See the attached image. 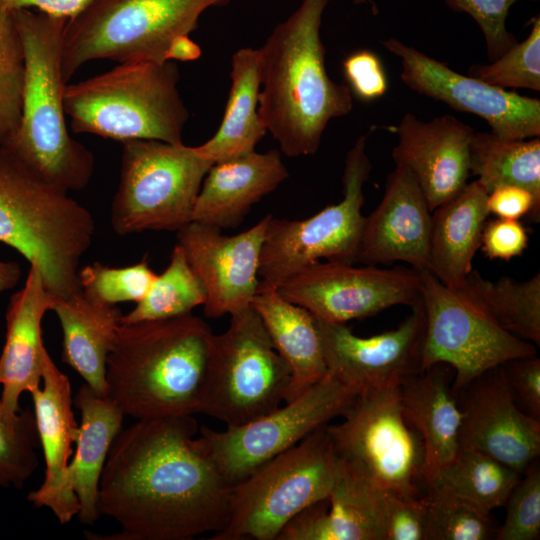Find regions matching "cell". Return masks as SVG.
Listing matches in <instances>:
<instances>
[{"label": "cell", "mask_w": 540, "mask_h": 540, "mask_svg": "<svg viewBox=\"0 0 540 540\" xmlns=\"http://www.w3.org/2000/svg\"><path fill=\"white\" fill-rule=\"evenodd\" d=\"M277 290L316 319L345 324L395 305H414L421 298V275L412 267L380 269L317 261L284 280Z\"/></svg>", "instance_id": "15"}, {"label": "cell", "mask_w": 540, "mask_h": 540, "mask_svg": "<svg viewBox=\"0 0 540 540\" xmlns=\"http://www.w3.org/2000/svg\"><path fill=\"white\" fill-rule=\"evenodd\" d=\"M277 540H383L381 491L343 464L329 497L297 514Z\"/></svg>", "instance_id": "26"}, {"label": "cell", "mask_w": 540, "mask_h": 540, "mask_svg": "<svg viewBox=\"0 0 540 540\" xmlns=\"http://www.w3.org/2000/svg\"><path fill=\"white\" fill-rule=\"evenodd\" d=\"M322 426L230 486L225 527L212 540H275L309 506L327 499L343 463Z\"/></svg>", "instance_id": "7"}, {"label": "cell", "mask_w": 540, "mask_h": 540, "mask_svg": "<svg viewBox=\"0 0 540 540\" xmlns=\"http://www.w3.org/2000/svg\"><path fill=\"white\" fill-rule=\"evenodd\" d=\"M426 540H487L495 538L490 513L459 499L426 491Z\"/></svg>", "instance_id": "38"}, {"label": "cell", "mask_w": 540, "mask_h": 540, "mask_svg": "<svg viewBox=\"0 0 540 540\" xmlns=\"http://www.w3.org/2000/svg\"><path fill=\"white\" fill-rule=\"evenodd\" d=\"M511 396L528 416L540 420V359L528 356L502 365Z\"/></svg>", "instance_id": "44"}, {"label": "cell", "mask_w": 540, "mask_h": 540, "mask_svg": "<svg viewBox=\"0 0 540 540\" xmlns=\"http://www.w3.org/2000/svg\"><path fill=\"white\" fill-rule=\"evenodd\" d=\"M156 276L147 259L127 267H110L95 262L78 272L81 291L91 299L110 305L139 302Z\"/></svg>", "instance_id": "40"}, {"label": "cell", "mask_w": 540, "mask_h": 540, "mask_svg": "<svg viewBox=\"0 0 540 540\" xmlns=\"http://www.w3.org/2000/svg\"><path fill=\"white\" fill-rule=\"evenodd\" d=\"M328 1L302 0L258 49V113L289 157L315 154L330 120L353 107L349 87L326 70L320 29Z\"/></svg>", "instance_id": "2"}, {"label": "cell", "mask_w": 540, "mask_h": 540, "mask_svg": "<svg viewBox=\"0 0 540 540\" xmlns=\"http://www.w3.org/2000/svg\"><path fill=\"white\" fill-rule=\"evenodd\" d=\"M455 291L506 331L539 346V273L522 282L509 277L490 281L472 269Z\"/></svg>", "instance_id": "32"}, {"label": "cell", "mask_w": 540, "mask_h": 540, "mask_svg": "<svg viewBox=\"0 0 540 540\" xmlns=\"http://www.w3.org/2000/svg\"><path fill=\"white\" fill-rule=\"evenodd\" d=\"M401 59L402 82L411 90L452 109L483 118L503 139L523 140L540 135V101L460 74L397 38L382 42Z\"/></svg>", "instance_id": "16"}, {"label": "cell", "mask_w": 540, "mask_h": 540, "mask_svg": "<svg viewBox=\"0 0 540 540\" xmlns=\"http://www.w3.org/2000/svg\"><path fill=\"white\" fill-rule=\"evenodd\" d=\"M200 54V47L187 35L181 36L174 41L169 49L167 59L169 61H192L196 60Z\"/></svg>", "instance_id": "49"}, {"label": "cell", "mask_w": 540, "mask_h": 540, "mask_svg": "<svg viewBox=\"0 0 540 540\" xmlns=\"http://www.w3.org/2000/svg\"><path fill=\"white\" fill-rule=\"evenodd\" d=\"M280 152L253 151L214 163L197 196L192 220L218 229L234 228L257 203L288 178Z\"/></svg>", "instance_id": "24"}, {"label": "cell", "mask_w": 540, "mask_h": 540, "mask_svg": "<svg viewBox=\"0 0 540 540\" xmlns=\"http://www.w3.org/2000/svg\"><path fill=\"white\" fill-rule=\"evenodd\" d=\"M421 275L425 330L421 370L445 364L454 371V393L506 362L537 354L536 346L500 327L429 270Z\"/></svg>", "instance_id": "13"}, {"label": "cell", "mask_w": 540, "mask_h": 540, "mask_svg": "<svg viewBox=\"0 0 540 540\" xmlns=\"http://www.w3.org/2000/svg\"><path fill=\"white\" fill-rule=\"evenodd\" d=\"M174 61H129L66 84L64 108L73 132L120 141L181 143L189 112Z\"/></svg>", "instance_id": "6"}, {"label": "cell", "mask_w": 540, "mask_h": 540, "mask_svg": "<svg viewBox=\"0 0 540 540\" xmlns=\"http://www.w3.org/2000/svg\"><path fill=\"white\" fill-rule=\"evenodd\" d=\"M521 474L475 449L461 448L454 460L427 483L441 493L490 513L504 506Z\"/></svg>", "instance_id": "33"}, {"label": "cell", "mask_w": 540, "mask_h": 540, "mask_svg": "<svg viewBox=\"0 0 540 540\" xmlns=\"http://www.w3.org/2000/svg\"><path fill=\"white\" fill-rule=\"evenodd\" d=\"M230 316L210 340L200 413L239 426L280 407L290 371L252 306Z\"/></svg>", "instance_id": "11"}, {"label": "cell", "mask_w": 540, "mask_h": 540, "mask_svg": "<svg viewBox=\"0 0 540 540\" xmlns=\"http://www.w3.org/2000/svg\"><path fill=\"white\" fill-rule=\"evenodd\" d=\"M271 216L233 236L196 221L177 231L178 244L205 286L206 317L232 315L251 306L260 283V254Z\"/></svg>", "instance_id": "18"}, {"label": "cell", "mask_w": 540, "mask_h": 540, "mask_svg": "<svg viewBox=\"0 0 540 540\" xmlns=\"http://www.w3.org/2000/svg\"><path fill=\"white\" fill-rule=\"evenodd\" d=\"M355 4H367L370 3L371 0H353Z\"/></svg>", "instance_id": "51"}, {"label": "cell", "mask_w": 540, "mask_h": 540, "mask_svg": "<svg viewBox=\"0 0 540 540\" xmlns=\"http://www.w3.org/2000/svg\"><path fill=\"white\" fill-rule=\"evenodd\" d=\"M73 404L80 411L81 422L67 481L79 502V520L93 524L99 518L100 477L125 415L109 397L96 393L86 383L78 389Z\"/></svg>", "instance_id": "30"}, {"label": "cell", "mask_w": 540, "mask_h": 540, "mask_svg": "<svg viewBox=\"0 0 540 540\" xmlns=\"http://www.w3.org/2000/svg\"><path fill=\"white\" fill-rule=\"evenodd\" d=\"M488 192L475 180L431 214L429 271L447 288L457 290L472 270L490 214Z\"/></svg>", "instance_id": "27"}, {"label": "cell", "mask_w": 540, "mask_h": 540, "mask_svg": "<svg viewBox=\"0 0 540 540\" xmlns=\"http://www.w3.org/2000/svg\"><path fill=\"white\" fill-rule=\"evenodd\" d=\"M526 39L516 43L490 64L473 65L468 75L500 88L540 91V18L531 20Z\"/></svg>", "instance_id": "39"}, {"label": "cell", "mask_w": 540, "mask_h": 540, "mask_svg": "<svg viewBox=\"0 0 540 540\" xmlns=\"http://www.w3.org/2000/svg\"><path fill=\"white\" fill-rule=\"evenodd\" d=\"M14 15L26 70L20 124L4 146L50 183L68 192L82 190L93 175L94 156L68 132L62 75L67 19L30 9H16Z\"/></svg>", "instance_id": "5"}, {"label": "cell", "mask_w": 540, "mask_h": 540, "mask_svg": "<svg viewBox=\"0 0 540 540\" xmlns=\"http://www.w3.org/2000/svg\"><path fill=\"white\" fill-rule=\"evenodd\" d=\"M228 0H95L67 20L62 75L67 83L90 61H169L174 41L198 26L209 7Z\"/></svg>", "instance_id": "8"}, {"label": "cell", "mask_w": 540, "mask_h": 540, "mask_svg": "<svg viewBox=\"0 0 540 540\" xmlns=\"http://www.w3.org/2000/svg\"><path fill=\"white\" fill-rule=\"evenodd\" d=\"M395 329L359 337L341 323L317 319L328 372L357 396L399 386L421 370L425 312L421 298Z\"/></svg>", "instance_id": "17"}, {"label": "cell", "mask_w": 540, "mask_h": 540, "mask_svg": "<svg viewBox=\"0 0 540 540\" xmlns=\"http://www.w3.org/2000/svg\"><path fill=\"white\" fill-rule=\"evenodd\" d=\"M52 310L63 332L62 361L74 369L96 393L106 396V364L122 313L79 291L55 297Z\"/></svg>", "instance_id": "29"}, {"label": "cell", "mask_w": 540, "mask_h": 540, "mask_svg": "<svg viewBox=\"0 0 540 540\" xmlns=\"http://www.w3.org/2000/svg\"><path fill=\"white\" fill-rule=\"evenodd\" d=\"M360 136L348 151L342 175L343 198L303 220L271 216L261 249L259 286L278 287L320 259L354 263L365 216L363 187L372 164Z\"/></svg>", "instance_id": "12"}, {"label": "cell", "mask_w": 540, "mask_h": 540, "mask_svg": "<svg viewBox=\"0 0 540 540\" xmlns=\"http://www.w3.org/2000/svg\"><path fill=\"white\" fill-rule=\"evenodd\" d=\"M343 418L326 428L350 473L375 490L426 495L424 447L404 416L399 386L359 394Z\"/></svg>", "instance_id": "10"}, {"label": "cell", "mask_w": 540, "mask_h": 540, "mask_svg": "<svg viewBox=\"0 0 540 540\" xmlns=\"http://www.w3.org/2000/svg\"><path fill=\"white\" fill-rule=\"evenodd\" d=\"M347 86L359 99L372 101L383 96L387 77L379 57L370 50H357L343 61Z\"/></svg>", "instance_id": "45"}, {"label": "cell", "mask_w": 540, "mask_h": 540, "mask_svg": "<svg viewBox=\"0 0 540 540\" xmlns=\"http://www.w3.org/2000/svg\"><path fill=\"white\" fill-rule=\"evenodd\" d=\"M390 129L398 137L393 160L412 172L431 212L467 184L469 149L475 133L471 126L452 115L424 122L407 112Z\"/></svg>", "instance_id": "20"}, {"label": "cell", "mask_w": 540, "mask_h": 540, "mask_svg": "<svg viewBox=\"0 0 540 540\" xmlns=\"http://www.w3.org/2000/svg\"><path fill=\"white\" fill-rule=\"evenodd\" d=\"M529 236L518 220L495 218L486 221L480 247L489 259L509 261L520 256L528 247Z\"/></svg>", "instance_id": "46"}, {"label": "cell", "mask_w": 540, "mask_h": 540, "mask_svg": "<svg viewBox=\"0 0 540 540\" xmlns=\"http://www.w3.org/2000/svg\"><path fill=\"white\" fill-rule=\"evenodd\" d=\"M469 171L489 193L504 184L529 190L540 201V140H508L492 132H475Z\"/></svg>", "instance_id": "34"}, {"label": "cell", "mask_w": 540, "mask_h": 540, "mask_svg": "<svg viewBox=\"0 0 540 540\" xmlns=\"http://www.w3.org/2000/svg\"><path fill=\"white\" fill-rule=\"evenodd\" d=\"M25 52L14 10L0 5V144L14 138L21 120Z\"/></svg>", "instance_id": "36"}, {"label": "cell", "mask_w": 540, "mask_h": 540, "mask_svg": "<svg viewBox=\"0 0 540 540\" xmlns=\"http://www.w3.org/2000/svg\"><path fill=\"white\" fill-rule=\"evenodd\" d=\"M456 394L461 412L460 449L479 450L522 474L540 455V420L521 411L502 365Z\"/></svg>", "instance_id": "19"}, {"label": "cell", "mask_w": 540, "mask_h": 540, "mask_svg": "<svg viewBox=\"0 0 540 540\" xmlns=\"http://www.w3.org/2000/svg\"><path fill=\"white\" fill-rule=\"evenodd\" d=\"M34 412L11 411L0 400V486L21 489L39 465Z\"/></svg>", "instance_id": "37"}, {"label": "cell", "mask_w": 540, "mask_h": 540, "mask_svg": "<svg viewBox=\"0 0 540 540\" xmlns=\"http://www.w3.org/2000/svg\"><path fill=\"white\" fill-rule=\"evenodd\" d=\"M357 394L329 372L283 407L223 431L199 428L210 458L229 486L288 450L318 428L343 416Z\"/></svg>", "instance_id": "14"}, {"label": "cell", "mask_w": 540, "mask_h": 540, "mask_svg": "<svg viewBox=\"0 0 540 540\" xmlns=\"http://www.w3.org/2000/svg\"><path fill=\"white\" fill-rule=\"evenodd\" d=\"M212 334L191 313L121 323L107 359L106 396L137 420L200 413Z\"/></svg>", "instance_id": "3"}, {"label": "cell", "mask_w": 540, "mask_h": 540, "mask_svg": "<svg viewBox=\"0 0 540 540\" xmlns=\"http://www.w3.org/2000/svg\"><path fill=\"white\" fill-rule=\"evenodd\" d=\"M42 387L30 394L34 405L39 445L45 460L42 484L27 499L38 508L52 511L61 524L69 523L79 513V502L67 481L79 425L72 410L69 378L58 369L47 350L43 354Z\"/></svg>", "instance_id": "22"}, {"label": "cell", "mask_w": 540, "mask_h": 540, "mask_svg": "<svg viewBox=\"0 0 540 540\" xmlns=\"http://www.w3.org/2000/svg\"><path fill=\"white\" fill-rule=\"evenodd\" d=\"M206 300L205 286L189 264L183 248L177 244L164 272L157 275L147 294L133 310L121 317V323L168 319L190 314Z\"/></svg>", "instance_id": "35"}, {"label": "cell", "mask_w": 540, "mask_h": 540, "mask_svg": "<svg viewBox=\"0 0 540 540\" xmlns=\"http://www.w3.org/2000/svg\"><path fill=\"white\" fill-rule=\"evenodd\" d=\"M95 0H0V5L10 9L35 8L49 16L74 19L85 11Z\"/></svg>", "instance_id": "48"}, {"label": "cell", "mask_w": 540, "mask_h": 540, "mask_svg": "<svg viewBox=\"0 0 540 540\" xmlns=\"http://www.w3.org/2000/svg\"><path fill=\"white\" fill-rule=\"evenodd\" d=\"M231 87L221 124L197 151L216 163L255 151L267 129L258 113L260 56L258 49L242 48L231 59Z\"/></svg>", "instance_id": "31"}, {"label": "cell", "mask_w": 540, "mask_h": 540, "mask_svg": "<svg viewBox=\"0 0 540 540\" xmlns=\"http://www.w3.org/2000/svg\"><path fill=\"white\" fill-rule=\"evenodd\" d=\"M505 505L504 523L497 528V540H537L540 538V466L538 459L522 474Z\"/></svg>", "instance_id": "41"}, {"label": "cell", "mask_w": 540, "mask_h": 540, "mask_svg": "<svg viewBox=\"0 0 540 540\" xmlns=\"http://www.w3.org/2000/svg\"><path fill=\"white\" fill-rule=\"evenodd\" d=\"M383 540H426V495L407 499L381 491Z\"/></svg>", "instance_id": "43"}, {"label": "cell", "mask_w": 540, "mask_h": 540, "mask_svg": "<svg viewBox=\"0 0 540 540\" xmlns=\"http://www.w3.org/2000/svg\"><path fill=\"white\" fill-rule=\"evenodd\" d=\"M191 415L140 419L121 429L108 453L97 511L119 526L91 540H189L221 531L230 486Z\"/></svg>", "instance_id": "1"}, {"label": "cell", "mask_w": 540, "mask_h": 540, "mask_svg": "<svg viewBox=\"0 0 540 540\" xmlns=\"http://www.w3.org/2000/svg\"><path fill=\"white\" fill-rule=\"evenodd\" d=\"M449 374L445 364H436L399 385L404 416L422 439L426 486L460 450L462 412Z\"/></svg>", "instance_id": "25"}, {"label": "cell", "mask_w": 540, "mask_h": 540, "mask_svg": "<svg viewBox=\"0 0 540 540\" xmlns=\"http://www.w3.org/2000/svg\"><path fill=\"white\" fill-rule=\"evenodd\" d=\"M251 306L289 368L285 401H291L328 373L317 319L305 308L283 298L277 287L259 286Z\"/></svg>", "instance_id": "28"}, {"label": "cell", "mask_w": 540, "mask_h": 540, "mask_svg": "<svg viewBox=\"0 0 540 540\" xmlns=\"http://www.w3.org/2000/svg\"><path fill=\"white\" fill-rule=\"evenodd\" d=\"M430 227L431 210L420 185L407 167L396 165L379 205L364 218L356 262L401 261L429 270Z\"/></svg>", "instance_id": "21"}, {"label": "cell", "mask_w": 540, "mask_h": 540, "mask_svg": "<svg viewBox=\"0 0 540 540\" xmlns=\"http://www.w3.org/2000/svg\"><path fill=\"white\" fill-rule=\"evenodd\" d=\"M53 305L54 296L47 291L40 270L30 266L23 287L10 297L0 355V400L11 411H19L21 395L31 393L42 382L46 348L41 323Z\"/></svg>", "instance_id": "23"}, {"label": "cell", "mask_w": 540, "mask_h": 540, "mask_svg": "<svg viewBox=\"0 0 540 540\" xmlns=\"http://www.w3.org/2000/svg\"><path fill=\"white\" fill-rule=\"evenodd\" d=\"M95 234L92 213L0 144V242L37 267L47 291H79V264Z\"/></svg>", "instance_id": "4"}, {"label": "cell", "mask_w": 540, "mask_h": 540, "mask_svg": "<svg viewBox=\"0 0 540 540\" xmlns=\"http://www.w3.org/2000/svg\"><path fill=\"white\" fill-rule=\"evenodd\" d=\"M212 165L196 147L183 142H122L120 180L111 205L114 232H177L191 222L197 196Z\"/></svg>", "instance_id": "9"}, {"label": "cell", "mask_w": 540, "mask_h": 540, "mask_svg": "<svg viewBox=\"0 0 540 540\" xmlns=\"http://www.w3.org/2000/svg\"><path fill=\"white\" fill-rule=\"evenodd\" d=\"M487 208L490 214L498 218L518 220L526 215L539 221L540 201L533 194L517 185H499L487 196Z\"/></svg>", "instance_id": "47"}, {"label": "cell", "mask_w": 540, "mask_h": 540, "mask_svg": "<svg viewBox=\"0 0 540 540\" xmlns=\"http://www.w3.org/2000/svg\"><path fill=\"white\" fill-rule=\"evenodd\" d=\"M21 274L18 263L0 260V294L14 288L20 280Z\"/></svg>", "instance_id": "50"}, {"label": "cell", "mask_w": 540, "mask_h": 540, "mask_svg": "<svg viewBox=\"0 0 540 540\" xmlns=\"http://www.w3.org/2000/svg\"><path fill=\"white\" fill-rule=\"evenodd\" d=\"M456 12L469 14L480 27L490 61L507 52L517 43L508 31L506 19L513 4L520 0H444Z\"/></svg>", "instance_id": "42"}]
</instances>
